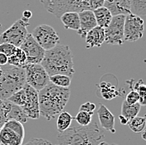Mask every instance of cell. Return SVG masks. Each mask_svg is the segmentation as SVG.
Segmentation results:
<instances>
[{
  "mask_svg": "<svg viewBox=\"0 0 146 145\" xmlns=\"http://www.w3.org/2000/svg\"><path fill=\"white\" fill-rule=\"evenodd\" d=\"M29 26V20L25 18H20L0 34V44L7 43L20 48L27 34V27Z\"/></svg>",
  "mask_w": 146,
  "mask_h": 145,
  "instance_id": "8992f818",
  "label": "cell"
},
{
  "mask_svg": "<svg viewBox=\"0 0 146 145\" xmlns=\"http://www.w3.org/2000/svg\"><path fill=\"white\" fill-rule=\"evenodd\" d=\"M140 106H146V94L143 96H139V99L138 102Z\"/></svg>",
  "mask_w": 146,
  "mask_h": 145,
  "instance_id": "74e56055",
  "label": "cell"
},
{
  "mask_svg": "<svg viewBox=\"0 0 146 145\" xmlns=\"http://www.w3.org/2000/svg\"><path fill=\"white\" fill-rule=\"evenodd\" d=\"M119 122H120V124H123V125H126L129 124V119H127L126 118H125L124 116H122V115H119Z\"/></svg>",
  "mask_w": 146,
  "mask_h": 145,
  "instance_id": "f35d334b",
  "label": "cell"
},
{
  "mask_svg": "<svg viewBox=\"0 0 146 145\" xmlns=\"http://www.w3.org/2000/svg\"><path fill=\"white\" fill-rule=\"evenodd\" d=\"M5 107H6V100L0 99V128L7 122Z\"/></svg>",
  "mask_w": 146,
  "mask_h": 145,
  "instance_id": "4dcf8cb0",
  "label": "cell"
},
{
  "mask_svg": "<svg viewBox=\"0 0 146 145\" xmlns=\"http://www.w3.org/2000/svg\"><path fill=\"white\" fill-rule=\"evenodd\" d=\"M132 14L140 16L146 15V0H129Z\"/></svg>",
  "mask_w": 146,
  "mask_h": 145,
  "instance_id": "cb8c5ba5",
  "label": "cell"
},
{
  "mask_svg": "<svg viewBox=\"0 0 146 145\" xmlns=\"http://www.w3.org/2000/svg\"><path fill=\"white\" fill-rule=\"evenodd\" d=\"M145 32V23L141 17L135 14L125 16L124 27V40L129 42H135L140 39Z\"/></svg>",
  "mask_w": 146,
  "mask_h": 145,
  "instance_id": "8fae6325",
  "label": "cell"
},
{
  "mask_svg": "<svg viewBox=\"0 0 146 145\" xmlns=\"http://www.w3.org/2000/svg\"><path fill=\"white\" fill-rule=\"evenodd\" d=\"M140 104L137 103L135 104H128L124 100L121 106V114L125 118H126L129 120L134 118L138 115V113L140 111Z\"/></svg>",
  "mask_w": 146,
  "mask_h": 145,
  "instance_id": "7402d4cb",
  "label": "cell"
},
{
  "mask_svg": "<svg viewBox=\"0 0 146 145\" xmlns=\"http://www.w3.org/2000/svg\"><path fill=\"white\" fill-rule=\"evenodd\" d=\"M8 59H9L8 56L0 53V66L7 65L8 64Z\"/></svg>",
  "mask_w": 146,
  "mask_h": 145,
  "instance_id": "d590c367",
  "label": "cell"
},
{
  "mask_svg": "<svg viewBox=\"0 0 146 145\" xmlns=\"http://www.w3.org/2000/svg\"><path fill=\"white\" fill-rule=\"evenodd\" d=\"M20 48L23 50L27 56V64L42 63L46 51L36 43L32 34H27L26 39L24 40L23 44L20 46Z\"/></svg>",
  "mask_w": 146,
  "mask_h": 145,
  "instance_id": "7c38bea8",
  "label": "cell"
},
{
  "mask_svg": "<svg viewBox=\"0 0 146 145\" xmlns=\"http://www.w3.org/2000/svg\"><path fill=\"white\" fill-rule=\"evenodd\" d=\"M23 68L26 73V83L37 92L50 83V77L41 64H27Z\"/></svg>",
  "mask_w": 146,
  "mask_h": 145,
  "instance_id": "ba28073f",
  "label": "cell"
},
{
  "mask_svg": "<svg viewBox=\"0 0 146 145\" xmlns=\"http://www.w3.org/2000/svg\"><path fill=\"white\" fill-rule=\"evenodd\" d=\"M41 65L45 68L49 77L63 74L72 78L75 73L72 54L66 45L58 44L46 51Z\"/></svg>",
  "mask_w": 146,
  "mask_h": 145,
  "instance_id": "7a4b0ae2",
  "label": "cell"
},
{
  "mask_svg": "<svg viewBox=\"0 0 146 145\" xmlns=\"http://www.w3.org/2000/svg\"><path fill=\"white\" fill-rule=\"evenodd\" d=\"M93 13L95 14L97 26L103 28L108 27L111 19L113 18L112 14L110 13V12L108 9L103 6L101 8L93 10Z\"/></svg>",
  "mask_w": 146,
  "mask_h": 145,
  "instance_id": "ffe728a7",
  "label": "cell"
},
{
  "mask_svg": "<svg viewBox=\"0 0 146 145\" xmlns=\"http://www.w3.org/2000/svg\"><path fill=\"white\" fill-rule=\"evenodd\" d=\"M6 120H15L21 124H25L27 121V116L23 109L18 105L6 100Z\"/></svg>",
  "mask_w": 146,
  "mask_h": 145,
  "instance_id": "ac0fdd59",
  "label": "cell"
},
{
  "mask_svg": "<svg viewBox=\"0 0 146 145\" xmlns=\"http://www.w3.org/2000/svg\"><path fill=\"white\" fill-rule=\"evenodd\" d=\"M32 35L45 51L55 48L60 42V38L54 28L45 23L36 26L33 29Z\"/></svg>",
  "mask_w": 146,
  "mask_h": 145,
  "instance_id": "9c48e42d",
  "label": "cell"
},
{
  "mask_svg": "<svg viewBox=\"0 0 146 145\" xmlns=\"http://www.w3.org/2000/svg\"><path fill=\"white\" fill-rule=\"evenodd\" d=\"M26 85L25 69L11 65L2 66L0 77V99L8 100Z\"/></svg>",
  "mask_w": 146,
  "mask_h": 145,
  "instance_id": "277c9868",
  "label": "cell"
},
{
  "mask_svg": "<svg viewBox=\"0 0 146 145\" xmlns=\"http://www.w3.org/2000/svg\"><path fill=\"white\" fill-rule=\"evenodd\" d=\"M17 48H18L17 47H15L13 44H7V43L0 44V53L5 54L8 57H10V56L14 54Z\"/></svg>",
  "mask_w": 146,
  "mask_h": 145,
  "instance_id": "f1b7e54d",
  "label": "cell"
},
{
  "mask_svg": "<svg viewBox=\"0 0 146 145\" xmlns=\"http://www.w3.org/2000/svg\"><path fill=\"white\" fill-rule=\"evenodd\" d=\"M86 44L87 48H91L94 47H100L106 40L105 28L96 26L91 29L86 35Z\"/></svg>",
  "mask_w": 146,
  "mask_h": 145,
  "instance_id": "e0dca14e",
  "label": "cell"
},
{
  "mask_svg": "<svg viewBox=\"0 0 146 145\" xmlns=\"http://www.w3.org/2000/svg\"><path fill=\"white\" fill-rule=\"evenodd\" d=\"M139 93L135 90L132 89L126 95V98H125V101L128 104H135L139 102Z\"/></svg>",
  "mask_w": 146,
  "mask_h": 145,
  "instance_id": "f546056e",
  "label": "cell"
},
{
  "mask_svg": "<svg viewBox=\"0 0 146 145\" xmlns=\"http://www.w3.org/2000/svg\"><path fill=\"white\" fill-rule=\"evenodd\" d=\"M23 145H53L50 141L43 138H33Z\"/></svg>",
  "mask_w": 146,
  "mask_h": 145,
  "instance_id": "836d02e7",
  "label": "cell"
},
{
  "mask_svg": "<svg viewBox=\"0 0 146 145\" xmlns=\"http://www.w3.org/2000/svg\"><path fill=\"white\" fill-rule=\"evenodd\" d=\"M71 82H72V78L63 74H56L50 77V83L60 88L69 89L71 85Z\"/></svg>",
  "mask_w": 146,
  "mask_h": 145,
  "instance_id": "484cf974",
  "label": "cell"
},
{
  "mask_svg": "<svg viewBox=\"0 0 146 145\" xmlns=\"http://www.w3.org/2000/svg\"><path fill=\"white\" fill-rule=\"evenodd\" d=\"M95 109H96V104L91 103V102H86V103H83L80 106V111L86 112V113H90L91 115L94 114Z\"/></svg>",
  "mask_w": 146,
  "mask_h": 145,
  "instance_id": "1f68e13d",
  "label": "cell"
},
{
  "mask_svg": "<svg viewBox=\"0 0 146 145\" xmlns=\"http://www.w3.org/2000/svg\"><path fill=\"white\" fill-rule=\"evenodd\" d=\"M46 10L57 18L64 13L90 10L89 0H40Z\"/></svg>",
  "mask_w": 146,
  "mask_h": 145,
  "instance_id": "5b68a950",
  "label": "cell"
},
{
  "mask_svg": "<svg viewBox=\"0 0 146 145\" xmlns=\"http://www.w3.org/2000/svg\"><path fill=\"white\" fill-rule=\"evenodd\" d=\"M92 116L90 113H86V112H83V111H79V113L73 117V119L76 121V123L80 125V126H88L91 122H92Z\"/></svg>",
  "mask_w": 146,
  "mask_h": 145,
  "instance_id": "83f0119b",
  "label": "cell"
},
{
  "mask_svg": "<svg viewBox=\"0 0 146 145\" xmlns=\"http://www.w3.org/2000/svg\"><path fill=\"white\" fill-rule=\"evenodd\" d=\"M32 16H33V13H32V12H31L30 10H25V11L23 13V17L27 18L28 20L32 18Z\"/></svg>",
  "mask_w": 146,
  "mask_h": 145,
  "instance_id": "8d00e7d4",
  "label": "cell"
},
{
  "mask_svg": "<svg viewBox=\"0 0 146 145\" xmlns=\"http://www.w3.org/2000/svg\"><path fill=\"white\" fill-rule=\"evenodd\" d=\"M106 0H89V7L90 10H95L104 6Z\"/></svg>",
  "mask_w": 146,
  "mask_h": 145,
  "instance_id": "e575fe53",
  "label": "cell"
},
{
  "mask_svg": "<svg viewBox=\"0 0 146 145\" xmlns=\"http://www.w3.org/2000/svg\"><path fill=\"white\" fill-rule=\"evenodd\" d=\"M133 90H135L139 96H143L146 94V84L143 83L142 80H139L135 83V86L132 88Z\"/></svg>",
  "mask_w": 146,
  "mask_h": 145,
  "instance_id": "d6a6232c",
  "label": "cell"
},
{
  "mask_svg": "<svg viewBox=\"0 0 146 145\" xmlns=\"http://www.w3.org/2000/svg\"><path fill=\"white\" fill-rule=\"evenodd\" d=\"M8 64L11 65V66H13V67L23 68L27 64V56L25 54V53L23 52V50H22L20 48H18L15 54L9 57Z\"/></svg>",
  "mask_w": 146,
  "mask_h": 145,
  "instance_id": "44dd1931",
  "label": "cell"
},
{
  "mask_svg": "<svg viewBox=\"0 0 146 145\" xmlns=\"http://www.w3.org/2000/svg\"><path fill=\"white\" fill-rule=\"evenodd\" d=\"M58 145H59V144H58Z\"/></svg>",
  "mask_w": 146,
  "mask_h": 145,
  "instance_id": "ee69618b",
  "label": "cell"
},
{
  "mask_svg": "<svg viewBox=\"0 0 146 145\" xmlns=\"http://www.w3.org/2000/svg\"><path fill=\"white\" fill-rule=\"evenodd\" d=\"M24 89L26 91L27 99L22 109H23L27 118L31 119H37L40 118L38 92L27 85V83L24 86Z\"/></svg>",
  "mask_w": 146,
  "mask_h": 145,
  "instance_id": "4fadbf2b",
  "label": "cell"
},
{
  "mask_svg": "<svg viewBox=\"0 0 146 145\" xmlns=\"http://www.w3.org/2000/svg\"><path fill=\"white\" fill-rule=\"evenodd\" d=\"M1 74H2V66H0V77H1Z\"/></svg>",
  "mask_w": 146,
  "mask_h": 145,
  "instance_id": "b9f144b4",
  "label": "cell"
},
{
  "mask_svg": "<svg viewBox=\"0 0 146 145\" xmlns=\"http://www.w3.org/2000/svg\"><path fill=\"white\" fill-rule=\"evenodd\" d=\"M128 125L134 133H141V132H143L146 126V115L145 117L136 116L134 118L130 119L129 121Z\"/></svg>",
  "mask_w": 146,
  "mask_h": 145,
  "instance_id": "d4e9b609",
  "label": "cell"
},
{
  "mask_svg": "<svg viewBox=\"0 0 146 145\" xmlns=\"http://www.w3.org/2000/svg\"><path fill=\"white\" fill-rule=\"evenodd\" d=\"M73 117L66 111H62L57 118L56 127L59 133H63L71 127Z\"/></svg>",
  "mask_w": 146,
  "mask_h": 145,
  "instance_id": "603a6c76",
  "label": "cell"
},
{
  "mask_svg": "<svg viewBox=\"0 0 146 145\" xmlns=\"http://www.w3.org/2000/svg\"><path fill=\"white\" fill-rule=\"evenodd\" d=\"M110 145H119V144H111Z\"/></svg>",
  "mask_w": 146,
  "mask_h": 145,
  "instance_id": "7bdbcfd3",
  "label": "cell"
},
{
  "mask_svg": "<svg viewBox=\"0 0 146 145\" xmlns=\"http://www.w3.org/2000/svg\"><path fill=\"white\" fill-rule=\"evenodd\" d=\"M70 95L69 89L60 88L50 83L38 92L40 116L44 117L46 120L58 116L68 103Z\"/></svg>",
  "mask_w": 146,
  "mask_h": 145,
  "instance_id": "6da1fadb",
  "label": "cell"
},
{
  "mask_svg": "<svg viewBox=\"0 0 146 145\" xmlns=\"http://www.w3.org/2000/svg\"><path fill=\"white\" fill-rule=\"evenodd\" d=\"M97 115L101 128L112 134H115V116L104 104L100 103L99 109L97 110Z\"/></svg>",
  "mask_w": 146,
  "mask_h": 145,
  "instance_id": "2e32d148",
  "label": "cell"
},
{
  "mask_svg": "<svg viewBox=\"0 0 146 145\" xmlns=\"http://www.w3.org/2000/svg\"><path fill=\"white\" fill-rule=\"evenodd\" d=\"M104 7L109 10L112 16H127L131 13L129 0H106Z\"/></svg>",
  "mask_w": 146,
  "mask_h": 145,
  "instance_id": "9a60e30c",
  "label": "cell"
},
{
  "mask_svg": "<svg viewBox=\"0 0 146 145\" xmlns=\"http://www.w3.org/2000/svg\"><path fill=\"white\" fill-rule=\"evenodd\" d=\"M104 138L103 131L94 121L88 126L76 125L59 133L57 141L59 145H98Z\"/></svg>",
  "mask_w": 146,
  "mask_h": 145,
  "instance_id": "3957f363",
  "label": "cell"
},
{
  "mask_svg": "<svg viewBox=\"0 0 146 145\" xmlns=\"http://www.w3.org/2000/svg\"><path fill=\"white\" fill-rule=\"evenodd\" d=\"M125 15L113 16L108 27L105 28V43L112 45H122L124 40Z\"/></svg>",
  "mask_w": 146,
  "mask_h": 145,
  "instance_id": "30bf717a",
  "label": "cell"
},
{
  "mask_svg": "<svg viewBox=\"0 0 146 145\" xmlns=\"http://www.w3.org/2000/svg\"><path fill=\"white\" fill-rule=\"evenodd\" d=\"M25 131L23 124L8 120L0 128V145H23Z\"/></svg>",
  "mask_w": 146,
  "mask_h": 145,
  "instance_id": "52a82bcc",
  "label": "cell"
},
{
  "mask_svg": "<svg viewBox=\"0 0 146 145\" xmlns=\"http://www.w3.org/2000/svg\"><path fill=\"white\" fill-rule=\"evenodd\" d=\"M98 145H110L107 142H104V141H101L100 144Z\"/></svg>",
  "mask_w": 146,
  "mask_h": 145,
  "instance_id": "60d3db41",
  "label": "cell"
},
{
  "mask_svg": "<svg viewBox=\"0 0 146 145\" xmlns=\"http://www.w3.org/2000/svg\"><path fill=\"white\" fill-rule=\"evenodd\" d=\"M26 99H27L26 91H25V89L23 87L21 90L18 91L13 96H11L8 100H9V102L13 103V104L18 105V106L22 108L24 105L25 102H26Z\"/></svg>",
  "mask_w": 146,
  "mask_h": 145,
  "instance_id": "4316f807",
  "label": "cell"
},
{
  "mask_svg": "<svg viewBox=\"0 0 146 145\" xmlns=\"http://www.w3.org/2000/svg\"><path fill=\"white\" fill-rule=\"evenodd\" d=\"M141 137H142V138H143L144 140H145V141H146V129H145V130H144V131L142 132Z\"/></svg>",
  "mask_w": 146,
  "mask_h": 145,
  "instance_id": "ab89813d",
  "label": "cell"
},
{
  "mask_svg": "<svg viewBox=\"0 0 146 145\" xmlns=\"http://www.w3.org/2000/svg\"><path fill=\"white\" fill-rule=\"evenodd\" d=\"M78 13L80 18V29L77 33L82 38H85L88 32L97 26V23L92 10H83Z\"/></svg>",
  "mask_w": 146,
  "mask_h": 145,
  "instance_id": "5bb4252c",
  "label": "cell"
},
{
  "mask_svg": "<svg viewBox=\"0 0 146 145\" xmlns=\"http://www.w3.org/2000/svg\"><path fill=\"white\" fill-rule=\"evenodd\" d=\"M62 23L66 29L78 31L80 29V18L76 12H66L61 16Z\"/></svg>",
  "mask_w": 146,
  "mask_h": 145,
  "instance_id": "d6986e66",
  "label": "cell"
}]
</instances>
